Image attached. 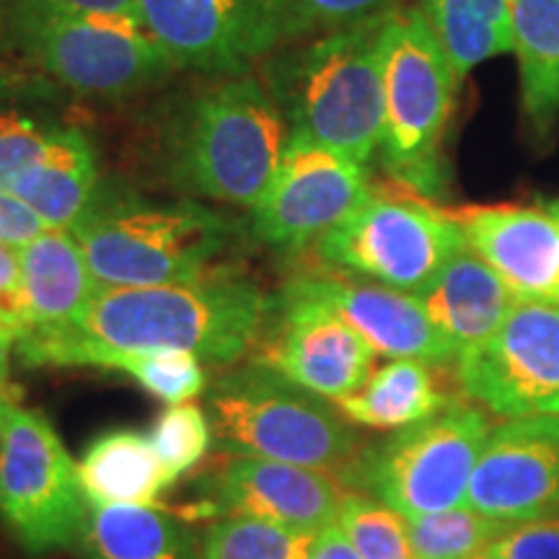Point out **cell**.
Wrapping results in <instances>:
<instances>
[{
	"mask_svg": "<svg viewBox=\"0 0 559 559\" xmlns=\"http://www.w3.org/2000/svg\"><path fill=\"white\" fill-rule=\"evenodd\" d=\"M205 412L215 449L228 456L283 461L340 479L362 449L337 404L257 360L215 376Z\"/></svg>",
	"mask_w": 559,
	"mask_h": 559,
	"instance_id": "obj_5",
	"label": "cell"
},
{
	"mask_svg": "<svg viewBox=\"0 0 559 559\" xmlns=\"http://www.w3.org/2000/svg\"><path fill=\"white\" fill-rule=\"evenodd\" d=\"M547 213L551 215V218H555V223L559 226V198L549 202V205H547Z\"/></svg>",
	"mask_w": 559,
	"mask_h": 559,
	"instance_id": "obj_41",
	"label": "cell"
},
{
	"mask_svg": "<svg viewBox=\"0 0 559 559\" xmlns=\"http://www.w3.org/2000/svg\"><path fill=\"white\" fill-rule=\"evenodd\" d=\"M0 306L9 313L19 332H24V306H21V260L19 249L0 243ZM21 337V334H19Z\"/></svg>",
	"mask_w": 559,
	"mask_h": 559,
	"instance_id": "obj_36",
	"label": "cell"
},
{
	"mask_svg": "<svg viewBox=\"0 0 559 559\" xmlns=\"http://www.w3.org/2000/svg\"><path fill=\"white\" fill-rule=\"evenodd\" d=\"M79 549L86 559H202L192 528L158 506H91Z\"/></svg>",
	"mask_w": 559,
	"mask_h": 559,
	"instance_id": "obj_23",
	"label": "cell"
},
{
	"mask_svg": "<svg viewBox=\"0 0 559 559\" xmlns=\"http://www.w3.org/2000/svg\"><path fill=\"white\" fill-rule=\"evenodd\" d=\"M99 190L96 148L79 128H55L41 156L11 187L47 228L58 230H73L96 202Z\"/></svg>",
	"mask_w": 559,
	"mask_h": 559,
	"instance_id": "obj_21",
	"label": "cell"
},
{
	"mask_svg": "<svg viewBox=\"0 0 559 559\" xmlns=\"http://www.w3.org/2000/svg\"><path fill=\"white\" fill-rule=\"evenodd\" d=\"M19 260L24 332L66 330L102 290L70 230H45L19 249Z\"/></svg>",
	"mask_w": 559,
	"mask_h": 559,
	"instance_id": "obj_20",
	"label": "cell"
},
{
	"mask_svg": "<svg viewBox=\"0 0 559 559\" xmlns=\"http://www.w3.org/2000/svg\"><path fill=\"white\" fill-rule=\"evenodd\" d=\"M251 360L330 402L360 391L376 370L373 347L347 321L290 288L272 304Z\"/></svg>",
	"mask_w": 559,
	"mask_h": 559,
	"instance_id": "obj_14",
	"label": "cell"
},
{
	"mask_svg": "<svg viewBox=\"0 0 559 559\" xmlns=\"http://www.w3.org/2000/svg\"><path fill=\"white\" fill-rule=\"evenodd\" d=\"M502 526L472 506L407 519L412 549L417 559H469L506 534Z\"/></svg>",
	"mask_w": 559,
	"mask_h": 559,
	"instance_id": "obj_28",
	"label": "cell"
},
{
	"mask_svg": "<svg viewBox=\"0 0 559 559\" xmlns=\"http://www.w3.org/2000/svg\"><path fill=\"white\" fill-rule=\"evenodd\" d=\"M489 549L500 559H559V515L510 526Z\"/></svg>",
	"mask_w": 559,
	"mask_h": 559,
	"instance_id": "obj_34",
	"label": "cell"
},
{
	"mask_svg": "<svg viewBox=\"0 0 559 559\" xmlns=\"http://www.w3.org/2000/svg\"><path fill=\"white\" fill-rule=\"evenodd\" d=\"M0 19L26 60L79 96L124 99L177 70L138 19L66 0H5Z\"/></svg>",
	"mask_w": 559,
	"mask_h": 559,
	"instance_id": "obj_6",
	"label": "cell"
},
{
	"mask_svg": "<svg viewBox=\"0 0 559 559\" xmlns=\"http://www.w3.org/2000/svg\"><path fill=\"white\" fill-rule=\"evenodd\" d=\"M66 3H73V5H79V9H88V11L138 19V0H66Z\"/></svg>",
	"mask_w": 559,
	"mask_h": 559,
	"instance_id": "obj_39",
	"label": "cell"
},
{
	"mask_svg": "<svg viewBox=\"0 0 559 559\" xmlns=\"http://www.w3.org/2000/svg\"><path fill=\"white\" fill-rule=\"evenodd\" d=\"M70 234L102 288H148L226 272L221 260L236 228L194 200L158 202L102 187Z\"/></svg>",
	"mask_w": 559,
	"mask_h": 559,
	"instance_id": "obj_4",
	"label": "cell"
},
{
	"mask_svg": "<svg viewBox=\"0 0 559 559\" xmlns=\"http://www.w3.org/2000/svg\"><path fill=\"white\" fill-rule=\"evenodd\" d=\"M19 330L0 321V386H13L11 383V353L16 349Z\"/></svg>",
	"mask_w": 559,
	"mask_h": 559,
	"instance_id": "obj_38",
	"label": "cell"
},
{
	"mask_svg": "<svg viewBox=\"0 0 559 559\" xmlns=\"http://www.w3.org/2000/svg\"><path fill=\"white\" fill-rule=\"evenodd\" d=\"M290 132L270 88L251 75H221L181 99L164 135L179 190L254 207L267 192Z\"/></svg>",
	"mask_w": 559,
	"mask_h": 559,
	"instance_id": "obj_2",
	"label": "cell"
},
{
	"mask_svg": "<svg viewBox=\"0 0 559 559\" xmlns=\"http://www.w3.org/2000/svg\"><path fill=\"white\" fill-rule=\"evenodd\" d=\"M47 223L39 218L24 200L13 192H0V243L11 249H24L26 243L39 239Z\"/></svg>",
	"mask_w": 559,
	"mask_h": 559,
	"instance_id": "obj_35",
	"label": "cell"
},
{
	"mask_svg": "<svg viewBox=\"0 0 559 559\" xmlns=\"http://www.w3.org/2000/svg\"><path fill=\"white\" fill-rule=\"evenodd\" d=\"M466 247L449 210L417 192H370L349 218L317 241L326 267L404 293H423Z\"/></svg>",
	"mask_w": 559,
	"mask_h": 559,
	"instance_id": "obj_10",
	"label": "cell"
},
{
	"mask_svg": "<svg viewBox=\"0 0 559 559\" xmlns=\"http://www.w3.org/2000/svg\"><path fill=\"white\" fill-rule=\"evenodd\" d=\"M91 502L81 472L41 409L13 404L0 425V521L26 555L79 547Z\"/></svg>",
	"mask_w": 559,
	"mask_h": 559,
	"instance_id": "obj_9",
	"label": "cell"
},
{
	"mask_svg": "<svg viewBox=\"0 0 559 559\" xmlns=\"http://www.w3.org/2000/svg\"><path fill=\"white\" fill-rule=\"evenodd\" d=\"M445 366L415 358H394L373 370L366 386L355 394L342 396L334 404L349 423L362 428L396 432L425 423L459 396L443 373Z\"/></svg>",
	"mask_w": 559,
	"mask_h": 559,
	"instance_id": "obj_22",
	"label": "cell"
},
{
	"mask_svg": "<svg viewBox=\"0 0 559 559\" xmlns=\"http://www.w3.org/2000/svg\"><path fill=\"white\" fill-rule=\"evenodd\" d=\"M366 166L326 145L290 135L262 200L251 207V230L277 251H304L370 198Z\"/></svg>",
	"mask_w": 559,
	"mask_h": 559,
	"instance_id": "obj_13",
	"label": "cell"
},
{
	"mask_svg": "<svg viewBox=\"0 0 559 559\" xmlns=\"http://www.w3.org/2000/svg\"><path fill=\"white\" fill-rule=\"evenodd\" d=\"M272 304L234 270L192 283L102 288L66 330L21 334L16 353L29 368H99L107 355L158 349L236 366L254 349Z\"/></svg>",
	"mask_w": 559,
	"mask_h": 559,
	"instance_id": "obj_1",
	"label": "cell"
},
{
	"mask_svg": "<svg viewBox=\"0 0 559 559\" xmlns=\"http://www.w3.org/2000/svg\"><path fill=\"white\" fill-rule=\"evenodd\" d=\"M386 19L298 39L272 55L267 88L290 135L362 166L381 151Z\"/></svg>",
	"mask_w": 559,
	"mask_h": 559,
	"instance_id": "obj_3",
	"label": "cell"
},
{
	"mask_svg": "<svg viewBox=\"0 0 559 559\" xmlns=\"http://www.w3.org/2000/svg\"><path fill=\"white\" fill-rule=\"evenodd\" d=\"M417 9L459 81L481 62L510 52V0H419Z\"/></svg>",
	"mask_w": 559,
	"mask_h": 559,
	"instance_id": "obj_26",
	"label": "cell"
},
{
	"mask_svg": "<svg viewBox=\"0 0 559 559\" xmlns=\"http://www.w3.org/2000/svg\"><path fill=\"white\" fill-rule=\"evenodd\" d=\"M466 400L502 419L559 415V304L526 300L456 360Z\"/></svg>",
	"mask_w": 559,
	"mask_h": 559,
	"instance_id": "obj_12",
	"label": "cell"
},
{
	"mask_svg": "<svg viewBox=\"0 0 559 559\" xmlns=\"http://www.w3.org/2000/svg\"><path fill=\"white\" fill-rule=\"evenodd\" d=\"M495 423L479 404L459 396L425 423L362 445L340 481L404 515L440 513L466 502V489Z\"/></svg>",
	"mask_w": 559,
	"mask_h": 559,
	"instance_id": "obj_8",
	"label": "cell"
},
{
	"mask_svg": "<svg viewBox=\"0 0 559 559\" xmlns=\"http://www.w3.org/2000/svg\"><path fill=\"white\" fill-rule=\"evenodd\" d=\"M469 559H500V557H498V555H495V551L487 547V549H481V551H477V555H472Z\"/></svg>",
	"mask_w": 559,
	"mask_h": 559,
	"instance_id": "obj_42",
	"label": "cell"
},
{
	"mask_svg": "<svg viewBox=\"0 0 559 559\" xmlns=\"http://www.w3.org/2000/svg\"><path fill=\"white\" fill-rule=\"evenodd\" d=\"M466 506L508 528L559 515V415L495 425L472 472Z\"/></svg>",
	"mask_w": 559,
	"mask_h": 559,
	"instance_id": "obj_15",
	"label": "cell"
},
{
	"mask_svg": "<svg viewBox=\"0 0 559 559\" xmlns=\"http://www.w3.org/2000/svg\"><path fill=\"white\" fill-rule=\"evenodd\" d=\"M449 213L521 304H559V226L547 207L469 205Z\"/></svg>",
	"mask_w": 559,
	"mask_h": 559,
	"instance_id": "obj_18",
	"label": "cell"
},
{
	"mask_svg": "<svg viewBox=\"0 0 559 559\" xmlns=\"http://www.w3.org/2000/svg\"><path fill=\"white\" fill-rule=\"evenodd\" d=\"M3 3H5V0H0V11H3Z\"/></svg>",
	"mask_w": 559,
	"mask_h": 559,
	"instance_id": "obj_44",
	"label": "cell"
},
{
	"mask_svg": "<svg viewBox=\"0 0 559 559\" xmlns=\"http://www.w3.org/2000/svg\"><path fill=\"white\" fill-rule=\"evenodd\" d=\"M0 321H5V324H11V326H13V321L9 319V313L3 311V306H0ZM19 334H21V332H19Z\"/></svg>",
	"mask_w": 559,
	"mask_h": 559,
	"instance_id": "obj_43",
	"label": "cell"
},
{
	"mask_svg": "<svg viewBox=\"0 0 559 559\" xmlns=\"http://www.w3.org/2000/svg\"><path fill=\"white\" fill-rule=\"evenodd\" d=\"M311 32H334L389 16L400 0H296Z\"/></svg>",
	"mask_w": 559,
	"mask_h": 559,
	"instance_id": "obj_33",
	"label": "cell"
},
{
	"mask_svg": "<svg viewBox=\"0 0 559 559\" xmlns=\"http://www.w3.org/2000/svg\"><path fill=\"white\" fill-rule=\"evenodd\" d=\"M417 298L430 324L456 353V360L466 349L492 337L508 313L521 304L469 243L445 262Z\"/></svg>",
	"mask_w": 559,
	"mask_h": 559,
	"instance_id": "obj_19",
	"label": "cell"
},
{
	"mask_svg": "<svg viewBox=\"0 0 559 559\" xmlns=\"http://www.w3.org/2000/svg\"><path fill=\"white\" fill-rule=\"evenodd\" d=\"M52 130L21 111H0V192H11L16 179L41 156Z\"/></svg>",
	"mask_w": 559,
	"mask_h": 559,
	"instance_id": "obj_32",
	"label": "cell"
},
{
	"mask_svg": "<svg viewBox=\"0 0 559 559\" xmlns=\"http://www.w3.org/2000/svg\"><path fill=\"white\" fill-rule=\"evenodd\" d=\"M510 52L526 117L536 130L549 128L559 117V0H510Z\"/></svg>",
	"mask_w": 559,
	"mask_h": 559,
	"instance_id": "obj_25",
	"label": "cell"
},
{
	"mask_svg": "<svg viewBox=\"0 0 559 559\" xmlns=\"http://www.w3.org/2000/svg\"><path fill=\"white\" fill-rule=\"evenodd\" d=\"M213 508L223 515L321 531L337 521L349 489L334 474L270 459L230 456L210 479Z\"/></svg>",
	"mask_w": 559,
	"mask_h": 559,
	"instance_id": "obj_17",
	"label": "cell"
},
{
	"mask_svg": "<svg viewBox=\"0 0 559 559\" xmlns=\"http://www.w3.org/2000/svg\"><path fill=\"white\" fill-rule=\"evenodd\" d=\"M285 288L332 309L373 347L376 355H386L391 360H428L438 366L456 362V353L430 324L415 293H404L373 283V280L334 270L300 275L290 280Z\"/></svg>",
	"mask_w": 559,
	"mask_h": 559,
	"instance_id": "obj_16",
	"label": "cell"
},
{
	"mask_svg": "<svg viewBox=\"0 0 559 559\" xmlns=\"http://www.w3.org/2000/svg\"><path fill=\"white\" fill-rule=\"evenodd\" d=\"M79 472L91 506H158L171 487L151 436L124 428L96 438Z\"/></svg>",
	"mask_w": 559,
	"mask_h": 559,
	"instance_id": "obj_24",
	"label": "cell"
},
{
	"mask_svg": "<svg viewBox=\"0 0 559 559\" xmlns=\"http://www.w3.org/2000/svg\"><path fill=\"white\" fill-rule=\"evenodd\" d=\"M13 404H19V389L16 386H0V425H3V419L11 412Z\"/></svg>",
	"mask_w": 559,
	"mask_h": 559,
	"instance_id": "obj_40",
	"label": "cell"
},
{
	"mask_svg": "<svg viewBox=\"0 0 559 559\" xmlns=\"http://www.w3.org/2000/svg\"><path fill=\"white\" fill-rule=\"evenodd\" d=\"M104 370H120L140 383L148 394L166 404H185L205 394L207 376L202 360L181 349H158V353H115L102 360Z\"/></svg>",
	"mask_w": 559,
	"mask_h": 559,
	"instance_id": "obj_29",
	"label": "cell"
},
{
	"mask_svg": "<svg viewBox=\"0 0 559 559\" xmlns=\"http://www.w3.org/2000/svg\"><path fill=\"white\" fill-rule=\"evenodd\" d=\"M319 531L226 515L205 531L202 559H311Z\"/></svg>",
	"mask_w": 559,
	"mask_h": 559,
	"instance_id": "obj_27",
	"label": "cell"
},
{
	"mask_svg": "<svg viewBox=\"0 0 559 559\" xmlns=\"http://www.w3.org/2000/svg\"><path fill=\"white\" fill-rule=\"evenodd\" d=\"M459 75L419 9H396L383 26L381 164L396 185L438 198L445 185L443 135Z\"/></svg>",
	"mask_w": 559,
	"mask_h": 559,
	"instance_id": "obj_7",
	"label": "cell"
},
{
	"mask_svg": "<svg viewBox=\"0 0 559 559\" xmlns=\"http://www.w3.org/2000/svg\"><path fill=\"white\" fill-rule=\"evenodd\" d=\"M138 19L174 68L241 75L311 26L296 0H138Z\"/></svg>",
	"mask_w": 559,
	"mask_h": 559,
	"instance_id": "obj_11",
	"label": "cell"
},
{
	"mask_svg": "<svg viewBox=\"0 0 559 559\" xmlns=\"http://www.w3.org/2000/svg\"><path fill=\"white\" fill-rule=\"evenodd\" d=\"M340 528L358 549L360 559H417L407 519L362 492H349L337 513Z\"/></svg>",
	"mask_w": 559,
	"mask_h": 559,
	"instance_id": "obj_30",
	"label": "cell"
},
{
	"mask_svg": "<svg viewBox=\"0 0 559 559\" xmlns=\"http://www.w3.org/2000/svg\"><path fill=\"white\" fill-rule=\"evenodd\" d=\"M311 559H360V555L353 547V542L347 539L345 531L340 528V523L334 521L319 531Z\"/></svg>",
	"mask_w": 559,
	"mask_h": 559,
	"instance_id": "obj_37",
	"label": "cell"
},
{
	"mask_svg": "<svg viewBox=\"0 0 559 559\" xmlns=\"http://www.w3.org/2000/svg\"><path fill=\"white\" fill-rule=\"evenodd\" d=\"M151 440L156 445L160 464H164L166 479L174 485L205 459L210 443H213L207 412L190 402L169 404V409L153 425Z\"/></svg>",
	"mask_w": 559,
	"mask_h": 559,
	"instance_id": "obj_31",
	"label": "cell"
}]
</instances>
